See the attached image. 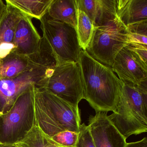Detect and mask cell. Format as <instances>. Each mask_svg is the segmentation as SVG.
Instances as JSON below:
<instances>
[{"mask_svg":"<svg viewBox=\"0 0 147 147\" xmlns=\"http://www.w3.org/2000/svg\"><path fill=\"white\" fill-rule=\"evenodd\" d=\"M83 87V97L98 112L115 111L119 99L122 82L111 68L82 50L78 61Z\"/></svg>","mask_w":147,"mask_h":147,"instance_id":"6da1fadb","label":"cell"},{"mask_svg":"<svg viewBox=\"0 0 147 147\" xmlns=\"http://www.w3.org/2000/svg\"><path fill=\"white\" fill-rule=\"evenodd\" d=\"M35 119L40 129L52 137L62 131L79 133V107L68 103L45 88H35Z\"/></svg>","mask_w":147,"mask_h":147,"instance_id":"7a4b0ae2","label":"cell"},{"mask_svg":"<svg viewBox=\"0 0 147 147\" xmlns=\"http://www.w3.org/2000/svg\"><path fill=\"white\" fill-rule=\"evenodd\" d=\"M147 81L138 86L122 82L117 107L108 116L126 139L131 135L147 132Z\"/></svg>","mask_w":147,"mask_h":147,"instance_id":"3957f363","label":"cell"},{"mask_svg":"<svg viewBox=\"0 0 147 147\" xmlns=\"http://www.w3.org/2000/svg\"><path fill=\"white\" fill-rule=\"evenodd\" d=\"M57 64L51 48L29 69L13 78L0 80V116L7 113L18 97L32 85L45 88Z\"/></svg>","mask_w":147,"mask_h":147,"instance_id":"277c9868","label":"cell"},{"mask_svg":"<svg viewBox=\"0 0 147 147\" xmlns=\"http://www.w3.org/2000/svg\"><path fill=\"white\" fill-rule=\"evenodd\" d=\"M34 85L21 94L11 109L0 116V143H18L30 131L35 121Z\"/></svg>","mask_w":147,"mask_h":147,"instance_id":"5b68a950","label":"cell"},{"mask_svg":"<svg viewBox=\"0 0 147 147\" xmlns=\"http://www.w3.org/2000/svg\"><path fill=\"white\" fill-rule=\"evenodd\" d=\"M127 27L118 17L104 25L94 27L86 51L104 65L111 67L119 52L129 44Z\"/></svg>","mask_w":147,"mask_h":147,"instance_id":"8992f818","label":"cell"},{"mask_svg":"<svg viewBox=\"0 0 147 147\" xmlns=\"http://www.w3.org/2000/svg\"><path fill=\"white\" fill-rule=\"evenodd\" d=\"M40 21L43 36L51 47L57 63L78 62L82 50L75 28L51 18L47 13Z\"/></svg>","mask_w":147,"mask_h":147,"instance_id":"52a82bcc","label":"cell"},{"mask_svg":"<svg viewBox=\"0 0 147 147\" xmlns=\"http://www.w3.org/2000/svg\"><path fill=\"white\" fill-rule=\"evenodd\" d=\"M45 89L75 107L83 97V87L78 62L57 63Z\"/></svg>","mask_w":147,"mask_h":147,"instance_id":"ba28073f","label":"cell"},{"mask_svg":"<svg viewBox=\"0 0 147 147\" xmlns=\"http://www.w3.org/2000/svg\"><path fill=\"white\" fill-rule=\"evenodd\" d=\"M111 68L123 83L138 86L147 81V64L128 45L116 56Z\"/></svg>","mask_w":147,"mask_h":147,"instance_id":"9c48e42d","label":"cell"},{"mask_svg":"<svg viewBox=\"0 0 147 147\" xmlns=\"http://www.w3.org/2000/svg\"><path fill=\"white\" fill-rule=\"evenodd\" d=\"M88 126L95 147H125L126 138L114 126L107 113L90 116Z\"/></svg>","mask_w":147,"mask_h":147,"instance_id":"30bf717a","label":"cell"},{"mask_svg":"<svg viewBox=\"0 0 147 147\" xmlns=\"http://www.w3.org/2000/svg\"><path fill=\"white\" fill-rule=\"evenodd\" d=\"M51 49L49 42L43 36L39 49L34 54L23 55L13 50L0 61V80L13 78L29 69L42 59Z\"/></svg>","mask_w":147,"mask_h":147,"instance_id":"8fae6325","label":"cell"},{"mask_svg":"<svg viewBox=\"0 0 147 147\" xmlns=\"http://www.w3.org/2000/svg\"><path fill=\"white\" fill-rule=\"evenodd\" d=\"M32 18L23 13L15 32L13 44L15 53L28 56L39 49L42 37L32 21Z\"/></svg>","mask_w":147,"mask_h":147,"instance_id":"7c38bea8","label":"cell"},{"mask_svg":"<svg viewBox=\"0 0 147 147\" xmlns=\"http://www.w3.org/2000/svg\"><path fill=\"white\" fill-rule=\"evenodd\" d=\"M117 16L127 27L147 20V0H116Z\"/></svg>","mask_w":147,"mask_h":147,"instance_id":"4fadbf2b","label":"cell"},{"mask_svg":"<svg viewBox=\"0 0 147 147\" xmlns=\"http://www.w3.org/2000/svg\"><path fill=\"white\" fill-rule=\"evenodd\" d=\"M77 13L76 0H53L47 13L51 18L68 24L76 29Z\"/></svg>","mask_w":147,"mask_h":147,"instance_id":"5bb4252c","label":"cell"},{"mask_svg":"<svg viewBox=\"0 0 147 147\" xmlns=\"http://www.w3.org/2000/svg\"><path fill=\"white\" fill-rule=\"evenodd\" d=\"M7 10L0 21V45L13 43L15 32L23 13L7 2Z\"/></svg>","mask_w":147,"mask_h":147,"instance_id":"9a60e30c","label":"cell"},{"mask_svg":"<svg viewBox=\"0 0 147 147\" xmlns=\"http://www.w3.org/2000/svg\"><path fill=\"white\" fill-rule=\"evenodd\" d=\"M53 0H6L22 13L39 20L48 13Z\"/></svg>","mask_w":147,"mask_h":147,"instance_id":"2e32d148","label":"cell"},{"mask_svg":"<svg viewBox=\"0 0 147 147\" xmlns=\"http://www.w3.org/2000/svg\"><path fill=\"white\" fill-rule=\"evenodd\" d=\"M17 144L20 147H66L56 142L45 134L38 125L36 119L30 131Z\"/></svg>","mask_w":147,"mask_h":147,"instance_id":"e0dca14e","label":"cell"},{"mask_svg":"<svg viewBox=\"0 0 147 147\" xmlns=\"http://www.w3.org/2000/svg\"><path fill=\"white\" fill-rule=\"evenodd\" d=\"M77 14L76 30L77 37L82 50L86 51L92 40L94 26L87 15L78 8Z\"/></svg>","mask_w":147,"mask_h":147,"instance_id":"ac0fdd59","label":"cell"},{"mask_svg":"<svg viewBox=\"0 0 147 147\" xmlns=\"http://www.w3.org/2000/svg\"><path fill=\"white\" fill-rule=\"evenodd\" d=\"M116 10V0H98V11L94 27L101 26L117 18Z\"/></svg>","mask_w":147,"mask_h":147,"instance_id":"d6986e66","label":"cell"},{"mask_svg":"<svg viewBox=\"0 0 147 147\" xmlns=\"http://www.w3.org/2000/svg\"><path fill=\"white\" fill-rule=\"evenodd\" d=\"M77 8L84 12L94 23L97 15L98 0H76Z\"/></svg>","mask_w":147,"mask_h":147,"instance_id":"ffe728a7","label":"cell"},{"mask_svg":"<svg viewBox=\"0 0 147 147\" xmlns=\"http://www.w3.org/2000/svg\"><path fill=\"white\" fill-rule=\"evenodd\" d=\"M77 132L70 131H62L51 137L55 142L64 147H74L78 138Z\"/></svg>","mask_w":147,"mask_h":147,"instance_id":"44dd1931","label":"cell"},{"mask_svg":"<svg viewBox=\"0 0 147 147\" xmlns=\"http://www.w3.org/2000/svg\"><path fill=\"white\" fill-rule=\"evenodd\" d=\"M74 147H95L89 128L85 123L81 124L78 139Z\"/></svg>","mask_w":147,"mask_h":147,"instance_id":"7402d4cb","label":"cell"},{"mask_svg":"<svg viewBox=\"0 0 147 147\" xmlns=\"http://www.w3.org/2000/svg\"><path fill=\"white\" fill-rule=\"evenodd\" d=\"M128 32L147 36V20L138 22L127 26Z\"/></svg>","mask_w":147,"mask_h":147,"instance_id":"603a6c76","label":"cell"},{"mask_svg":"<svg viewBox=\"0 0 147 147\" xmlns=\"http://www.w3.org/2000/svg\"><path fill=\"white\" fill-rule=\"evenodd\" d=\"M128 45L141 60L147 64V45L135 43H130Z\"/></svg>","mask_w":147,"mask_h":147,"instance_id":"cb8c5ba5","label":"cell"},{"mask_svg":"<svg viewBox=\"0 0 147 147\" xmlns=\"http://www.w3.org/2000/svg\"><path fill=\"white\" fill-rule=\"evenodd\" d=\"M128 36L129 44H138L147 45V36H146L128 32Z\"/></svg>","mask_w":147,"mask_h":147,"instance_id":"d4e9b609","label":"cell"},{"mask_svg":"<svg viewBox=\"0 0 147 147\" xmlns=\"http://www.w3.org/2000/svg\"><path fill=\"white\" fill-rule=\"evenodd\" d=\"M15 49L13 44L3 43L0 45V61Z\"/></svg>","mask_w":147,"mask_h":147,"instance_id":"484cf974","label":"cell"},{"mask_svg":"<svg viewBox=\"0 0 147 147\" xmlns=\"http://www.w3.org/2000/svg\"><path fill=\"white\" fill-rule=\"evenodd\" d=\"M125 147H147V138H144L138 142L127 143Z\"/></svg>","mask_w":147,"mask_h":147,"instance_id":"4316f807","label":"cell"},{"mask_svg":"<svg viewBox=\"0 0 147 147\" xmlns=\"http://www.w3.org/2000/svg\"><path fill=\"white\" fill-rule=\"evenodd\" d=\"M7 10V5L2 0H0V21L3 18Z\"/></svg>","mask_w":147,"mask_h":147,"instance_id":"83f0119b","label":"cell"},{"mask_svg":"<svg viewBox=\"0 0 147 147\" xmlns=\"http://www.w3.org/2000/svg\"><path fill=\"white\" fill-rule=\"evenodd\" d=\"M0 147H20L17 143H0Z\"/></svg>","mask_w":147,"mask_h":147,"instance_id":"f1b7e54d","label":"cell"}]
</instances>
